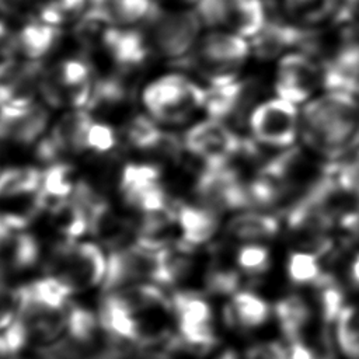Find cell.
<instances>
[{"label":"cell","instance_id":"4316f807","mask_svg":"<svg viewBox=\"0 0 359 359\" xmlns=\"http://www.w3.org/2000/svg\"><path fill=\"white\" fill-rule=\"evenodd\" d=\"M280 7L289 22L314 28L327 20H335L341 0H280Z\"/></svg>","mask_w":359,"mask_h":359},{"label":"cell","instance_id":"ba28073f","mask_svg":"<svg viewBox=\"0 0 359 359\" xmlns=\"http://www.w3.org/2000/svg\"><path fill=\"white\" fill-rule=\"evenodd\" d=\"M254 142L275 147L289 149L300 136V112L296 104L283 98H271L255 105L248 118Z\"/></svg>","mask_w":359,"mask_h":359},{"label":"cell","instance_id":"1f68e13d","mask_svg":"<svg viewBox=\"0 0 359 359\" xmlns=\"http://www.w3.org/2000/svg\"><path fill=\"white\" fill-rule=\"evenodd\" d=\"M76 181L73 178V168L62 161L49 164L42 171L39 192L48 203V208L59 201L70 198L74 191Z\"/></svg>","mask_w":359,"mask_h":359},{"label":"cell","instance_id":"30bf717a","mask_svg":"<svg viewBox=\"0 0 359 359\" xmlns=\"http://www.w3.org/2000/svg\"><path fill=\"white\" fill-rule=\"evenodd\" d=\"M150 45L164 57L175 62L185 57L198 43L202 21L196 11H163L149 22Z\"/></svg>","mask_w":359,"mask_h":359},{"label":"cell","instance_id":"9c48e42d","mask_svg":"<svg viewBox=\"0 0 359 359\" xmlns=\"http://www.w3.org/2000/svg\"><path fill=\"white\" fill-rule=\"evenodd\" d=\"M196 13L202 24L243 38H254L268 22L264 0H198Z\"/></svg>","mask_w":359,"mask_h":359},{"label":"cell","instance_id":"4fadbf2b","mask_svg":"<svg viewBox=\"0 0 359 359\" xmlns=\"http://www.w3.org/2000/svg\"><path fill=\"white\" fill-rule=\"evenodd\" d=\"M318 84H323L321 65L302 52L285 53L276 67L275 93L276 97L293 104H306Z\"/></svg>","mask_w":359,"mask_h":359},{"label":"cell","instance_id":"8d00e7d4","mask_svg":"<svg viewBox=\"0 0 359 359\" xmlns=\"http://www.w3.org/2000/svg\"><path fill=\"white\" fill-rule=\"evenodd\" d=\"M87 4L88 0H43L38 4V21L60 27L67 21L79 20Z\"/></svg>","mask_w":359,"mask_h":359},{"label":"cell","instance_id":"bcb514c9","mask_svg":"<svg viewBox=\"0 0 359 359\" xmlns=\"http://www.w3.org/2000/svg\"><path fill=\"white\" fill-rule=\"evenodd\" d=\"M352 20H359V0H341L335 21L348 22Z\"/></svg>","mask_w":359,"mask_h":359},{"label":"cell","instance_id":"7dc6e473","mask_svg":"<svg viewBox=\"0 0 359 359\" xmlns=\"http://www.w3.org/2000/svg\"><path fill=\"white\" fill-rule=\"evenodd\" d=\"M348 278L352 286L359 287V252L353 255L348 266Z\"/></svg>","mask_w":359,"mask_h":359},{"label":"cell","instance_id":"f6af8a7d","mask_svg":"<svg viewBox=\"0 0 359 359\" xmlns=\"http://www.w3.org/2000/svg\"><path fill=\"white\" fill-rule=\"evenodd\" d=\"M36 0H0V11L7 15L22 17L34 10Z\"/></svg>","mask_w":359,"mask_h":359},{"label":"cell","instance_id":"2e32d148","mask_svg":"<svg viewBox=\"0 0 359 359\" xmlns=\"http://www.w3.org/2000/svg\"><path fill=\"white\" fill-rule=\"evenodd\" d=\"M49 112L36 101L0 105V142L32 144L46 129Z\"/></svg>","mask_w":359,"mask_h":359},{"label":"cell","instance_id":"5b68a950","mask_svg":"<svg viewBox=\"0 0 359 359\" xmlns=\"http://www.w3.org/2000/svg\"><path fill=\"white\" fill-rule=\"evenodd\" d=\"M49 276L63 282L72 292L98 285L105 278L107 258L90 241H62L48 262Z\"/></svg>","mask_w":359,"mask_h":359},{"label":"cell","instance_id":"ac0fdd59","mask_svg":"<svg viewBox=\"0 0 359 359\" xmlns=\"http://www.w3.org/2000/svg\"><path fill=\"white\" fill-rule=\"evenodd\" d=\"M258 83L252 80H236L223 86L206 88L203 108L209 118L241 121L250 118L251 107L257 98Z\"/></svg>","mask_w":359,"mask_h":359},{"label":"cell","instance_id":"74e56055","mask_svg":"<svg viewBox=\"0 0 359 359\" xmlns=\"http://www.w3.org/2000/svg\"><path fill=\"white\" fill-rule=\"evenodd\" d=\"M236 264L250 276L264 275L271 268L269 250L262 243H243L236 252Z\"/></svg>","mask_w":359,"mask_h":359},{"label":"cell","instance_id":"ab89813d","mask_svg":"<svg viewBox=\"0 0 359 359\" xmlns=\"http://www.w3.org/2000/svg\"><path fill=\"white\" fill-rule=\"evenodd\" d=\"M335 178L338 187L348 196L359 201V149L353 151L344 163L338 164Z\"/></svg>","mask_w":359,"mask_h":359},{"label":"cell","instance_id":"8992f818","mask_svg":"<svg viewBox=\"0 0 359 359\" xmlns=\"http://www.w3.org/2000/svg\"><path fill=\"white\" fill-rule=\"evenodd\" d=\"M187 151L199 158L205 168H217L240 154H254V142L240 137L223 121L209 118L195 123L182 139Z\"/></svg>","mask_w":359,"mask_h":359},{"label":"cell","instance_id":"f1b7e54d","mask_svg":"<svg viewBox=\"0 0 359 359\" xmlns=\"http://www.w3.org/2000/svg\"><path fill=\"white\" fill-rule=\"evenodd\" d=\"M273 313L287 341L300 338L311 321V307L300 294L279 299L273 306Z\"/></svg>","mask_w":359,"mask_h":359},{"label":"cell","instance_id":"ee69618b","mask_svg":"<svg viewBox=\"0 0 359 359\" xmlns=\"http://www.w3.org/2000/svg\"><path fill=\"white\" fill-rule=\"evenodd\" d=\"M245 359H289V351L278 341L258 342L247 349Z\"/></svg>","mask_w":359,"mask_h":359},{"label":"cell","instance_id":"277c9868","mask_svg":"<svg viewBox=\"0 0 359 359\" xmlns=\"http://www.w3.org/2000/svg\"><path fill=\"white\" fill-rule=\"evenodd\" d=\"M140 280H153L156 285L172 283L168 271V247L151 250L135 243L111 252L104 278L107 292L135 285Z\"/></svg>","mask_w":359,"mask_h":359},{"label":"cell","instance_id":"3957f363","mask_svg":"<svg viewBox=\"0 0 359 359\" xmlns=\"http://www.w3.org/2000/svg\"><path fill=\"white\" fill-rule=\"evenodd\" d=\"M206 90L184 74H164L142 93V102L147 114L158 122L177 125L188 121L203 108Z\"/></svg>","mask_w":359,"mask_h":359},{"label":"cell","instance_id":"7402d4cb","mask_svg":"<svg viewBox=\"0 0 359 359\" xmlns=\"http://www.w3.org/2000/svg\"><path fill=\"white\" fill-rule=\"evenodd\" d=\"M45 67L41 60H28L14 66L0 81V105L35 101Z\"/></svg>","mask_w":359,"mask_h":359},{"label":"cell","instance_id":"f546056e","mask_svg":"<svg viewBox=\"0 0 359 359\" xmlns=\"http://www.w3.org/2000/svg\"><path fill=\"white\" fill-rule=\"evenodd\" d=\"M49 222L53 230L60 234L65 241H76L88 231L87 213L72 198L49 206Z\"/></svg>","mask_w":359,"mask_h":359},{"label":"cell","instance_id":"7a4b0ae2","mask_svg":"<svg viewBox=\"0 0 359 359\" xmlns=\"http://www.w3.org/2000/svg\"><path fill=\"white\" fill-rule=\"evenodd\" d=\"M250 53L251 45L245 38L230 31H213L202 36L191 53L177 62L195 70L213 87L236 81Z\"/></svg>","mask_w":359,"mask_h":359},{"label":"cell","instance_id":"6da1fadb","mask_svg":"<svg viewBox=\"0 0 359 359\" xmlns=\"http://www.w3.org/2000/svg\"><path fill=\"white\" fill-rule=\"evenodd\" d=\"M300 136L330 163L352 154L359 149V100L342 91L310 98L300 112Z\"/></svg>","mask_w":359,"mask_h":359},{"label":"cell","instance_id":"484cf974","mask_svg":"<svg viewBox=\"0 0 359 359\" xmlns=\"http://www.w3.org/2000/svg\"><path fill=\"white\" fill-rule=\"evenodd\" d=\"M88 6L102 10L115 25L150 22L161 10L156 0H88Z\"/></svg>","mask_w":359,"mask_h":359},{"label":"cell","instance_id":"4dcf8cb0","mask_svg":"<svg viewBox=\"0 0 359 359\" xmlns=\"http://www.w3.org/2000/svg\"><path fill=\"white\" fill-rule=\"evenodd\" d=\"M100 323L107 332L119 339L139 341L143 338L142 325L135 314L121 307L111 296H107L101 304Z\"/></svg>","mask_w":359,"mask_h":359},{"label":"cell","instance_id":"603a6c76","mask_svg":"<svg viewBox=\"0 0 359 359\" xmlns=\"http://www.w3.org/2000/svg\"><path fill=\"white\" fill-rule=\"evenodd\" d=\"M87 217L88 231L93 233L100 243H104L115 250L123 247V243H126L132 233L136 236V229L132 222L118 215L105 199L95 203L87 212Z\"/></svg>","mask_w":359,"mask_h":359},{"label":"cell","instance_id":"d590c367","mask_svg":"<svg viewBox=\"0 0 359 359\" xmlns=\"http://www.w3.org/2000/svg\"><path fill=\"white\" fill-rule=\"evenodd\" d=\"M286 273L289 280L296 286H313L323 276L320 257L313 252L294 250L287 257Z\"/></svg>","mask_w":359,"mask_h":359},{"label":"cell","instance_id":"52a82bcc","mask_svg":"<svg viewBox=\"0 0 359 359\" xmlns=\"http://www.w3.org/2000/svg\"><path fill=\"white\" fill-rule=\"evenodd\" d=\"M91 74V63L84 59L73 57L60 60L45 69L39 94L46 105L52 108H86L94 86Z\"/></svg>","mask_w":359,"mask_h":359},{"label":"cell","instance_id":"f35d334b","mask_svg":"<svg viewBox=\"0 0 359 359\" xmlns=\"http://www.w3.org/2000/svg\"><path fill=\"white\" fill-rule=\"evenodd\" d=\"M97 320L86 309L67 306L66 330L69 337L77 344H87L95 334Z\"/></svg>","mask_w":359,"mask_h":359},{"label":"cell","instance_id":"e0dca14e","mask_svg":"<svg viewBox=\"0 0 359 359\" xmlns=\"http://www.w3.org/2000/svg\"><path fill=\"white\" fill-rule=\"evenodd\" d=\"M323 86L327 91L356 94L359 90V32L346 29L338 49L321 65Z\"/></svg>","mask_w":359,"mask_h":359},{"label":"cell","instance_id":"b9f144b4","mask_svg":"<svg viewBox=\"0 0 359 359\" xmlns=\"http://www.w3.org/2000/svg\"><path fill=\"white\" fill-rule=\"evenodd\" d=\"M240 275L224 266H212L206 275V287L215 294H230L238 289Z\"/></svg>","mask_w":359,"mask_h":359},{"label":"cell","instance_id":"c3c4849f","mask_svg":"<svg viewBox=\"0 0 359 359\" xmlns=\"http://www.w3.org/2000/svg\"><path fill=\"white\" fill-rule=\"evenodd\" d=\"M216 359H238V358L233 351H224Z\"/></svg>","mask_w":359,"mask_h":359},{"label":"cell","instance_id":"83f0119b","mask_svg":"<svg viewBox=\"0 0 359 359\" xmlns=\"http://www.w3.org/2000/svg\"><path fill=\"white\" fill-rule=\"evenodd\" d=\"M59 38V27L49 25L42 21H31L15 35L17 50L28 60H41V57L53 49Z\"/></svg>","mask_w":359,"mask_h":359},{"label":"cell","instance_id":"5bb4252c","mask_svg":"<svg viewBox=\"0 0 359 359\" xmlns=\"http://www.w3.org/2000/svg\"><path fill=\"white\" fill-rule=\"evenodd\" d=\"M94 122L87 109H72L62 115L50 132L36 144V157L42 163H57L62 156L86 151L87 133Z\"/></svg>","mask_w":359,"mask_h":359},{"label":"cell","instance_id":"d4e9b609","mask_svg":"<svg viewBox=\"0 0 359 359\" xmlns=\"http://www.w3.org/2000/svg\"><path fill=\"white\" fill-rule=\"evenodd\" d=\"M271 317V306L252 292H237L224 307V320L233 328L250 330L261 327Z\"/></svg>","mask_w":359,"mask_h":359},{"label":"cell","instance_id":"d6986e66","mask_svg":"<svg viewBox=\"0 0 359 359\" xmlns=\"http://www.w3.org/2000/svg\"><path fill=\"white\" fill-rule=\"evenodd\" d=\"M316 32L289 21L272 20L252 38L251 53L259 60H272L296 46L309 48Z\"/></svg>","mask_w":359,"mask_h":359},{"label":"cell","instance_id":"ffe728a7","mask_svg":"<svg viewBox=\"0 0 359 359\" xmlns=\"http://www.w3.org/2000/svg\"><path fill=\"white\" fill-rule=\"evenodd\" d=\"M100 48L123 73L146 62L150 52V42L135 28L112 25L107 29Z\"/></svg>","mask_w":359,"mask_h":359},{"label":"cell","instance_id":"e575fe53","mask_svg":"<svg viewBox=\"0 0 359 359\" xmlns=\"http://www.w3.org/2000/svg\"><path fill=\"white\" fill-rule=\"evenodd\" d=\"M335 338L348 359H359V307H344L335 321Z\"/></svg>","mask_w":359,"mask_h":359},{"label":"cell","instance_id":"836d02e7","mask_svg":"<svg viewBox=\"0 0 359 359\" xmlns=\"http://www.w3.org/2000/svg\"><path fill=\"white\" fill-rule=\"evenodd\" d=\"M42 171L34 167H13L0 171V199L39 191Z\"/></svg>","mask_w":359,"mask_h":359},{"label":"cell","instance_id":"44dd1931","mask_svg":"<svg viewBox=\"0 0 359 359\" xmlns=\"http://www.w3.org/2000/svg\"><path fill=\"white\" fill-rule=\"evenodd\" d=\"M177 224L180 230L178 243L189 250L208 243L219 229V215L202 205H175Z\"/></svg>","mask_w":359,"mask_h":359},{"label":"cell","instance_id":"f907efd6","mask_svg":"<svg viewBox=\"0 0 359 359\" xmlns=\"http://www.w3.org/2000/svg\"><path fill=\"white\" fill-rule=\"evenodd\" d=\"M356 94H358V100H359V90H358V93H356Z\"/></svg>","mask_w":359,"mask_h":359},{"label":"cell","instance_id":"cb8c5ba5","mask_svg":"<svg viewBox=\"0 0 359 359\" xmlns=\"http://www.w3.org/2000/svg\"><path fill=\"white\" fill-rule=\"evenodd\" d=\"M280 230V222L265 210H244L233 216L227 226V234L241 243H262L273 238Z\"/></svg>","mask_w":359,"mask_h":359},{"label":"cell","instance_id":"681fc988","mask_svg":"<svg viewBox=\"0 0 359 359\" xmlns=\"http://www.w3.org/2000/svg\"><path fill=\"white\" fill-rule=\"evenodd\" d=\"M156 1H157V0H156ZM164 1L177 3V4H191V3H196L198 0H164Z\"/></svg>","mask_w":359,"mask_h":359},{"label":"cell","instance_id":"8fae6325","mask_svg":"<svg viewBox=\"0 0 359 359\" xmlns=\"http://www.w3.org/2000/svg\"><path fill=\"white\" fill-rule=\"evenodd\" d=\"M195 195L199 205L217 215L250 209L247 182L229 165L203 168L195 182Z\"/></svg>","mask_w":359,"mask_h":359},{"label":"cell","instance_id":"9a60e30c","mask_svg":"<svg viewBox=\"0 0 359 359\" xmlns=\"http://www.w3.org/2000/svg\"><path fill=\"white\" fill-rule=\"evenodd\" d=\"M171 306L185 344L209 349L217 342L212 327V310L202 296L194 292H180L172 296Z\"/></svg>","mask_w":359,"mask_h":359},{"label":"cell","instance_id":"d6a6232c","mask_svg":"<svg viewBox=\"0 0 359 359\" xmlns=\"http://www.w3.org/2000/svg\"><path fill=\"white\" fill-rule=\"evenodd\" d=\"M316 290L317 307L324 324L335 323L345 307L344 289L334 276L323 273V276L313 285Z\"/></svg>","mask_w":359,"mask_h":359},{"label":"cell","instance_id":"60d3db41","mask_svg":"<svg viewBox=\"0 0 359 359\" xmlns=\"http://www.w3.org/2000/svg\"><path fill=\"white\" fill-rule=\"evenodd\" d=\"M116 143H118V137L111 125L105 122H95V121L91 123L87 133V140H86L87 150L102 154L114 150Z\"/></svg>","mask_w":359,"mask_h":359},{"label":"cell","instance_id":"7c38bea8","mask_svg":"<svg viewBox=\"0 0 359 359\" xmlns=\"http://www.w3.org/2000/svg\"><path fill=\"white\" fill-rule=\"evenodd\" d=\"M160 180L161 171L156 164L129 163L119 175V192L126 205L142 215L161 210L171 203Z\"/></svg>","mask_w":359,"mask_h":359},{"label":"cell","instance_id":"7bdbcfd3","mask_svg":"<svg viewBox=\"0 0 359 359\" xmlns=\"http://www.w3.org/2000/svg\"><path fill=\"white\" fill-rule=\"evenodd\" d=\"M17 52L15 36H13L8 28L0 22V77L14 67Z\"/></svg>","mask_w":359,"mask_h":359}]
</instances>
